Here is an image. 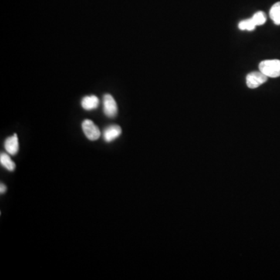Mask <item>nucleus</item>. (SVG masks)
Here are the masks:
<instances>
[{
  "label": "nucleus",
  "mask_w": 280,
  "mask_h": 280,
  "mask_svg": "<svg viewBox=\"0 0 280 280\" xmlns=\"http://www.w3.org/2000/svg\"><path fill=\"white\" fill-rule=\"evenodd\" d=\"M259 71L268 78H277L280 76V60L269 59L260 62Z\"/></svg>",
  "instance_id": "nucleus-1"
},
{
  "label": "nucleus",
  "mask_w": 280,
  "mask_h": 280,
  "mask_svg": "<svg viewBox=\"0 0 280 280\" xmlns=\"http://www.w3.org/2000/svg\"><path fill=\"white\" fill-rule=\"evenodd\" d=\"M268 78L261 71L251 72L246 76V84L250 89H255L266 83Z\"/></svg>",
  "instance_id": "nucleus-2"
},
{
  "label": "nucleus",
  "mask_w": 280,
  "mask_h": 280,
  "mask_svg": "<svg viewBox=\"0 0 280 280\" xmlns=\"http://www.w3.org/2000/svg\"><path fill=\"white\" fill-rule=\"evenodd\" d=\"M103 111L107 117L115 118L118 114V105L113 97L106 94L103 98Z\"/></svg>",
  "instance_id": "nucleus-3"
},
{
  "label": "nucleus",
  "mask_w": 280,
  "mask_h": 280,
  "mask_svg": "<svg viewBox=\"0 0 280 280\" xmlns=\"http://www.w3.org/2000/svg\"><path fill=\"white\" fill-rule=\"evenodd\" d=\"M82 129L83 133L88 139L91 141H95L101 136V131L99 128L94 123L93 121L86 119L82 123Z\"/></svg>",
  "instance_id": "nucleus-4"
},
{
  "label": "nucleus",
  "mask_w": 280,
  "mask_h": 280,
  "mask_svg": "<svg viewBox=\"0 0 280 280\" xmlns=\"http://www.w3.org/2000/svg\"><path fill=\"white\" fill-rule=\"evenodd\" d=\"M122 128L118 125H112L108 126L103 132V138L107 143L114 141L122 134Z\"/></svg>",
  "instance_id": "nucleus-5"
},
{
  "label": "nucleus",
  "mask_w": 280,
  "mask_h": 280,
  "mask_svg": "<svg viewBox=\"0 0 280 280\" xmlns=\"http://www.w3.org/2000/svg\"><path fill=\"white\" fill-rule=\"evenodd\" d=\"M4 147L6 151L10 155L17 154L19 151V140H18V135L14 134V136L7 138L4 143Z\"/></svg>",
  "instance_id": "nucleus-6"
},
{
  "label": "nucleus",
  "mask_w": 280,
  "mask_h": 280,
  "mask_svg": "<svg viewBox=\"0 0 280 280\" xmlns=\"http://www.w3.org/2000/svg\"><path fill=\"white\" fill-rule=\"evenodd\" d=\"M99 104H100V101L98 99V97L95 96V95L84 97L81 102V105L83 107V109L86 111L95 110L99 106Z\"/></svg>",
  "instance_id": "nucleus-7"
},
{
  "label": "nucleus",
  "mask_w": 280,
  "mask_h": 280,
  "mask_svg": "<svg viewBox=\"0 0 280 280\" xmlns=\"http://www.w3.org/2000/svg\"><path fill=\"white\" fill-rule=\"evenodd\" d=\"M0 163L3 167H5L10 171H14L16 169V164L11 158L9 153H1L0 154Z\"/></svg>",
  "instance_id": "nucleus-8"
},
{
  "label": "nucleus",
  "mask_w": 280,
  "mask_h": 280,
  "mask_svg": "<svg viewBox=\"0 0 280 280\" xmlns=\"http://www.w3.org/2000/svg\"><path fill=\"white\" fill-rule=\"evenodd\" d=\"M270 18L275 25H280V2L275 3L269 11Z\"/></svg>",
  "instance_id": "nucleus-9"
},
{
  "label": "nucleus",
  "mask_w": 280,
  "mask_h": 280,
  "mask_svg": "<svg viewBox=\"0 0 280 280\" xmlns=\"http://www.w3.org/2000/svg\"><path fill=\"white\" fill-rule=\"evenodd\" d=\"M256 27L251 18L249 19L244 20L238 24V28L241 31H252L255 30Z\"/></svg>",
  "instance_id": "nucleus-10"
},
{
  "label": "nucleus",
  "mask_w": 280,
  "mask_h": 280,
  "mask_svg": "<svg viewBox=\"0 0 280 280\" xmlns=\"http://www.w3.org/2000/svg\"><path fill=\"white\" fill-rule=\"evenodd\" d=\"M252 20L256 26H261L266 22V15L262 11H258L252 16Z\"/></svg>",
  "instance_id": "nucleus-11"
},
{
  "label": "nucleus",
  "mask_w": 280,
  "mask_h": 280,
  "mask_svg": "<svg viewBox=\"0 0 280 280\" xmlns=\"http://www.w3.org/2000/svg\"><path fill=\"white\" fill-rule=\"evenodd\" d=\"M6 191H7V187H6L5 184L1 183V184H0V193L4 194L6 193Z\"/></svg>",
  "instance_id": "nucleus-12"
}]
</instances>
